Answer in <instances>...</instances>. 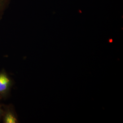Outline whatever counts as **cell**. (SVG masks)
Wrapping results in <instances>:
<instances>
[{
    "mask_svg": "<svg viewBox=\"0 0 123 123\" xmlns=\"http://www.w3.org/2000/svg\"><path fill=\"white\" fill-rule=\"evenodd\" d=\"M13 84L12 78L5 71L0 72V100L9 95Z\"/></svg>",
    "mask_w": 123,
    "mask_h": 123,
    "instance_id": "cell-1",
    "label": "cell"
},
{
    "mask_svg": "<svg viewBox=\"0 0 123 123\" xmlns=\"http://www.w3.org/2000/svg\"><path fill=\"white\" fill-rule=\"evenodd\" d=\"M2 119L4 123H18V116L13 107L11 105H3V113Z\"/></svg>",
    "mask_w": 123,
    "mask_h": 123,
    "instance_id": "cell-2",
    "label": "cell"
},
{
    "mask_svg": "<svg viewBox=\"0 0 123 123\" xmlns=\"http://www.w3.org/2000/svg\"><path fill=\"white\" fill-rule=\"evenodd\" d=\"M11 0H0V20L2 18L5 12L7 9Z\"/></svg>",
    "mask_w": 123,
    "mask_h": 123,
    "instance_id": "cell-3",
    "label": "cell"
},
{
    "mask_svg": "<svg viewBox=\"0 0 123 123\" xmlns=\"http://www.w3.org/2000/svg\"><path fill=\"white\" fill-rule=\"evenodd\" d=\"M3 113V105H1L0 104V119H2Z\"/></svg>",
    "mask_w": 123,
    "mask_h": 123,
    "instance_id": "cell-4",
    "label": "cell"
}]
</instances>
